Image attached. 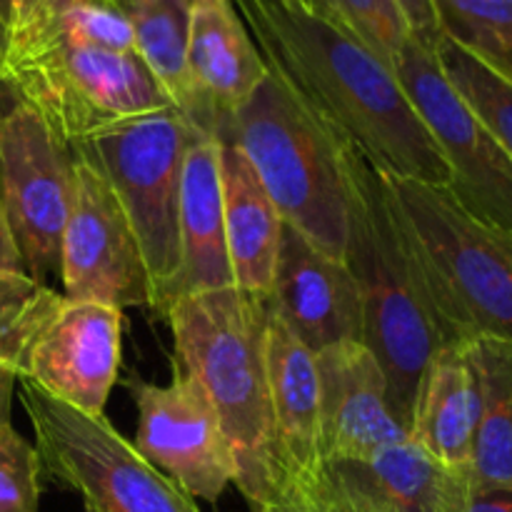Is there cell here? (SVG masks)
<instances>
[{"label": "cell", "mask_w": 512, "mask_h": 512, "mask_svg": "<svg viewBox=\"0 0 512 512\" xmlns=\"http://www.w3.org/2000/svg\"><path fill=\"white\" fill-rule=\"evenodd\" d=\"M178 108L128 118L73 143L75 158L98 170L123 205L155 288L180 260V180L185 153L200 138Z\"/></svg>", "instance_id": "52a82bcc"}, {"label": "cell", "mask_w": 512, "mask_h": 512, "mask_svg": "<svg viewBox=\"0 0 512 512\" xmlns=\"http://www.w3.org/2000/svg\"><path fill=\"white\" fill-rule=\"evenodd\" d=\"M480 388L470 480L483 488L512 490V343L480 338L470 343Z\"/></svg>", "instance_id": "7402d4cb"}, {"label": "cell", "mask_w": 512, "mask_h": 512, "mask_svg": "<svg viewBox=\"0 0 512 512\" xmlns=\"http://www.w3.org/2000/svg\"><path fill=\"white\" fill-rule=\"evenodd\" d=\"M273 73L325 128L395 180L450 185L440 145L393 68L295 0H230Z\"/></svg>", "instance_id": "6da1fadb"}, {"label": "cell", "mask_w": 512, "mask_h": 512, "mask_svg": "<svg viewBox=\"0 0 512 512\" xmlns=\"http://www.w3.org/2000/svg\"><path fill=\"white\" fill-rule=\"evenodd\" d=\"M135 450L190 498L215 503L235 480V460L208 393L178 368L170 385L138 383Z\"/></svg>", "instance_id": "7c38bea8"}, {"label": "cell", "mask_w": 512, "mask_h": 512, "mask_svg": "<svg viewBox=\"0 0 512 512\" xmlns=\"http://www.w3.org/2000/svg\"><path fill=\"white\" fill-rule=\"evenodd\" d=\"M110 3H118V0H110Z\"/></svg>", "instance_id": "ab89813d"}, {"label": "cell", "mask_w": 512, "mask_h": 512, "mask_svg": "<svg viewBox=\"0 0 512 512\" xmlns=\"http://www.w3.org/2000/svg\"><path fill=\"white\" fill-rule=\"evenodd\" d=\"M433 53L470 113L493 133V138L512 158V78L490 68L445 35L438 40Z\"/></svg>", "instance_id": "cb8c5ba5"}, {"label": "cell", "mask_w": 512, "mask_h": 512, "mask_svg": "<svg viewBox=\"0 0 512 512\" xmlns=\"http://www.w3.org/2000/svg\"><path fill=\"white\" fill-rule=\"evenodd\" d=\"M180 3H183L188 10H193V8H198V5L208 3V0H180Z\"/></svg>", "instance_id": "74e56055"}, {"label": "cell", "mask_w": 512, "mask_h": 512, "mask_svg": "<svg viewBox=\"0 0 512 512\" xmlns=\"http://www.w3.org/2000/svg\"><path fill=\"white\" fill-rule=\"evenodd\" d=\"M463 512H512V490L483 488L470 480Z\"/></svg>", "instance_id": "d6a6232c"}, {"label": "cell", "mask_w": 512, "mask_h": 512, "mask_svg": "<svg viewBox=\"0 0 512 512\" xmlns=\"http://www.w3.org/2000/svg\"><path fill=\"white\" fill-rule=\"evenodd\" d=\"M225 243L235 288L258 298L273 290L283 218L243 150L218 140Z\"/></svg>", "instance_id": "ffe728a7"}, {"label": "cell", "mask_w": 512, "mask_h": 512, "mask_svg": "<svg viewBox=\"0 0 512 512\" xmlns=\"http://www.w3.org/2000/svg\"><path fill=\"white\" fill-rule=\"evenodd\" d=\"M390 180L448 345L512 343V238L470 215L445 185Z\"/></svg>", "instance_id": "5b68a950"}, {"label": "cell", "mask_w": 512, "mask_h": 512, "mask_svg": "<svg viewBox=\"0 0 512 512\" xmlns=\"http://www.w3.org/2000/svg\"><path fill=\"white\" fill-rule=\"evenodd\" d=\"M185 65L190 100L183 115L213 140L220 123L233 115L268 75L230 0H208L190 10Z\"/></svg>", "instance_id": "2e32d148"}, {"label": "cell", "mask_w": 512, "mask_h": 512, "mask_svg": "<svg viewBox=\"0 0 512 512\" xmlns=\"http://www.w3.org/2000/svg\"><path fill=\"white\" fill-rule=\"evenodd\" d=\"M295 3L348 30L390 68L403 43L410 38L408 23L395 0H295Z\"/></svg>", "instance_id": "4316f807"}, {"label": "cell", "mask_w": 512, "mask_h": 512, "mask_svg": "<svg viewBox=\"0 0 512 512\" xmlns=\"http://www.w3.org/2000/svg\"><path fill=\"white\" fill-rule=\"evenodd\" d=\"M73 3H78V0H18V10H15V18L8 35H5V43L38 33V30L53 23Z\"/></svg>", "instance_id": "4dcf8cb0"}, {"label": "cell", "mask_w": 512, "mask_h": 512, "mask_svg": "<svg viewBox=\"0 0 512 512\" xmlns=\"http://www.w3.org/2000/svg\"><path fill=\"white\" fill-rule=\"evenodd\" d=\"M15 10H18V0H0V38H3V45L5 35H8L10 25H13Z\"/></svg>", "instance_id": "d590c367"}, {"label": "cell", "mask_w": 512, "mask_h": 512, "mask_svg": "<svg viewBox=\"0 0 512 512\" xmlns=\"http://www.w3.org/2000/svg\"><path fill=\"white\" fill-rule=\"evenodd\" d=\"M0 60H3V38H0Z\"/></svg>", "instance_id": "f35d334b"}, {"label": "cell", "mask_w": 512, "mask_h": 512, "mask_svg": "<svg viewBox=\"0 0 512 512\" xmlns=\"http://www.w3.org/2000/svg\"><path fill=\"white\" fill-rule=\"evenodd\" d=\"M268 303L313 353L363 338V305L348 263L330 258L288 223H283Z\"/></svg>", "instance_id": "9a60e30c"}, {"label": "cell", "mask_w": 512, "mask_h": 512, "mask_svg": "<svg viewBox=\"0 0 512 512\" xmlns=\"http://www.w3.org/2000/svg\"><path fill=\"white\" fill-rule=\"evenodd\" d=\"M343 158L348 178L345 263L363 305L360 343L378 358L388 380L390 408L410 430L425 368L448 340L388 175L350 143L343 145Z\"/></svg>", "instance_id": "7a4b0ae2"}, {"label": "cell", "mask_w": 512, "mask_h": 512, "mask_svg": "<svg viewBox=\"0 0 512 512\" xmlns=\"http://www.w3.org/2000/svg\"><path fill=\"white\" fill-rule=\"evenodd\" d=\"M123 310L63 298L25 355L23 375L43 393L88 415H103L120 370Z\"/></svg>", "instance_id": "4fadbf2b"}, {"label": "cell", "mask_w": 512, "mask_h": 512, "mask_svg": "<svg viewBox=\"0 0 512 512\" xmlns=\"http://www.w3.org/2000/svg\"><path fill=\"white\" fill-rule=\"evenodd\" d=\"M178 368L208 393L235 460V488L250 512H268L280 490V455L270 413L265 325L268 298L223 288L185 295L163 310Z\"/></svg>", "instance_id": "3957f363"}, {"label": "cell", "mask_w": 512, "mask_h": 512, "mask_svg": "<svg viewBox=\"0 0 512 512\" xmlns=\"http://www.w3.org/2000/svg\"><path fill=\"white\" fill-rule=\"evenodd\" d=\"M180 260L173 278L155 288L150 308L163 310L185 295L233 288V268L225 243L223 190L218 140L200 135L185 153L180 180Z\"/></svg>", "instance_id": "e0dca14e"}, {"label": "cell", "mask_w": 512, "mask_h": 512, "mask_svg": "<svg viewBox=\"0 0 512 512\" xmlns=\"http://www.w3.org/2000/svg\"><path fill=\"white\" fill-rule=\"evenodd\" d=\"M395 5H398L405 23H408L410 35H413L420 45L435 50V45L443 38V33H440L438 18H435L433 0H395Z\"/></svg>", "instance_id": "1f68e13d"}, {"label": "cell", "mask_w": 512, "mask_h": 512, "mask_svg": "<svg viewBox=\"0 0 512 512\" xmlns=\"http://www.w3.org/2000/svg\"><path fill=\"white\" fill-rule=\"evenodd\" d=\"M0 270H13V273H25L23 258L15 245L13 230H10L8 215H5L3 200H0Z\"/></svg>", "instance_id": "836d02e7"}, {"label": "cell", "mask_w": 512, "mask_h": 512, "mask_svg": "<svg viewBox=\"0 0 512 512\" xmlns=\"http://www.w3.org/2000/svg\"><path fill=\"white\" fill-rule=\"evenodd\" d=\"M265 365L283 485L295 475H310L323 468L320 383L315 353L295 338L293 330L273 313L270 303L265 325Z\"/></svg>", "instance_id": "ac0fdd59"}, {"label": "cell", "mask_w": 512, "mask_h": 512, "mask_svg": "<svg viewBox=\"0 0 512 512\" xmlns=\"http://www.w3.org/2000/svg\"><path fill=\"white\" fill-rule=\"evenodd\" d=\"M440 33L512 78V0H433Z\"/></svg>", "instance_id": "d4e9b609"}, {"label": "cell", "mask_w": 512, "mask_h": 512, "mask_svg": "<svg viewBox=\"0 0 512 512\" xmlns=\"http://www.w3.org/2000/svg\"><path fill=\"white\" fill-rule=\"evenodd\" d=\"M40 455L13 425H0V512H38Z\"/></svg>", "instance_id": "f1b7e54d"}, {"label": "cell", "mask_w": 512, "mask_h": 512, "mask_svg": "<svg viewBox=\"0 0 512 512\" xmlns=\"http://www.w3.org/2000/svg\"><path fill=\"white\" fill-rule=\"evenodd\" d=\"M65 295L28 273L0 270V365L23 375L25 355Z\"/></svg>", "instance_id": "484cf974"}, {"label": "cell", "mask_w": 512, "mask_h": 512, "mask_svg": "<svg viewBox=\"0 0 512 512\" xmlns=\"http://www.w3.org/2000/svg\"><path fill=\"white\" fill-rule=\"evenodd\" d=\"M135 35V50L158 78L175 108L185 113L188 88L190 10L180 0H118Z\"/></svg>", "instance_id": "603a6c76"}, {"label": "cell", "mask_w": 512, "mask_h": 512, "mask_svg": "<svg viewBox=\"0 0 512 512\" xmlns=\"http://www.w3.org/2000/svg\"><path fill=\"white\" fill-rule=\"evenodd\" d=\"M73 193V148L35 110L15 103L0 115V200L25 273L38 283L60 275Z\"/></svg>", "instance_id": "30bf717a"}, {"label": "cell", "mask_w": 512, "mask_h": 512, "mask_svg": "<svg viewBox=\"0 0 512 512\" xmlns=\"http://www.w3.org/2000/svg\"><path fill=\"white\" fill-rule=\"evenodd\" d=\"M65 298L123 310L153 305L143 250L103 175L75 158V193L60 248Z\"/></svg>", "instance_id": "8fae6325"}, {"label": "cell", "mask_w": 512, "mask_h": 512, "mask_svg": "<svg viewBox=\"0 0 512 512\" xmlns=\"http://www.w3.org/2000/svg\"><path fill=\"white\" fill-rule=\"evenodd\" d=\"M48 30L68 40H75V43L90 45V48L115 50V53H138L128 18L120 10V5L110 3V0H78L38 33H48ZM33 35H28V38H33ZM10 43H15V40H10Z\"/></svg>", "instance_id": "83f0119b"}, {"label": "cell", "mask_w": 512, "mask_h": 512, "mask_svg": "<svg viewBox=\"0 0 512 512\" xmlns=\"http://www.w3.org/2000/svg\"><path fill=\"white\" fill-rule=\"evenodd\" d=\"M0 78L68 145L128 118L175 108L138 53L38 33L3 48Z\"/></svg>", "instance_id": "8992f818"}, {"label": "cell", "mask_w": 512, "mask_h": 512, "mask_svg": "<svg viewBox=\"0 0 512 512\" xmlns=\"http://www.w3.org/2000/svg\"><path fill=\"white\" fill-rule=\"evenodd\" d=\"M370 512H463L468 470L438 463L410 438L358 463L325 465Z\"/></svg>", "instance_id": "d6986e66"}, {"label": "cell", "mask_w": 512, "mask_h": 512, "mask_svg": "<svg viewBox=\"0 0 512 512\" xmlns=\"http://www.w3.org/2000/svg\"><path fill=\"white\" fill-rule=\"evenodd\" d=\"M15 103H18V100H15L13 90H10L8 85L3 83V78H0V115H5V113H8V110L13 108Z\"/></svg>", "instance_id": "8d00e7d4"}, {"label": "cell", "mask_w": 512, "mask_h": 512, "mask_svg": "<svg viewBox=\"0 0 512 512\" xmlns=\"http://www.w3.org/2000/svg\"><path fill=\"white\" fill-rule=\"evenodd\" d=\"M480 418V388L470 343L443 345L425 368L408 438L438 463L470 470Z\"/></svg>", "instance_id": "44dd1931"}, {"label": "cell", "mask_w": 512, "mask_h": 512, "mask_svg": "<svg viewBox=\"0 0 512 512\" xmlns=\"http://www.w3.org/2000/svg\"><path fill=\"white\" fill-rule=\"evenodd\" d=\"M400 88L445 155L448 190L490 228L512 238V158L488 128L470 113L438 58L410 35L393 63Z\"/></svg>", "instance_id": "9c48e42d"}, {"label": "cell", "mask_w": 512, "mask_h": 512, "mask_svg": "<svg viewBox=\"0 0 512 512\" xmlns=\"http://www.w3.org/2000/svg\"><path fill=\"white\" fill-rule=\"evenodd\" d=\"M18 385V373L8 365H0V425L10 423V405H13V393Z\"/></svg>", "instance_id": "e575fe53"}, {"label": "cell", "mask_w": 512, "mask_h": 512, "mask_svg": "<svg viewBox=\"0 0 512 512\" xmlns=\"http://www.w3.org/2000/svg\"><path fill=\"white\" fill-rule=\"evenodd\" d=\"M215 140H230L243 150L283 223L330 258L345 260V140L330 133L273 73L220 123Z\"/></svg>", "instance_id": "277c9868"}, {"label": "cell", "mask_w": 512, "mask_h": 512, "mask_svg": "<svg viewBox=\"0 0 512 512\" xmlns=\"http://www.w3.org/2000/svg\"><path fill=\"white\" fill-rule=\"evenodd\" d=\"M268 512H370L360 505L328 468L310 475H295L280 485L273 508Z\"/></svg>", "instance_id": "f546056e"}, {"label": "cell", "mask_w": 512, "mask_h": 512, "mask_svg": "<svg viewBox=\"0 0 512 512\" xmlns=\"http://www.w3.org/2000/svg\"><path fill=\"white\" fill-rule=\"evenodd\" d=\"M45 475L80 495L85 512H200L175 480L160 473L105 415H88L18 378Z\"/></svg>", "instance_id": "ba28073f"}, {"label": "cell", "mask_w": 512, "mask_h": 512, "mask_svg": "<svg viewBox=\"0 0 512 512\" xmlns=\"http://www.w3.org/2000/svg\"><path fill=\"white\" fill-rule=\"evenodd\" d=\"M320 383V458L323 465L358 463L408 438L390 408L388 380L360 340L315 353Z\"/></svg>", "instance_id": "5bb4252c"}]
</instances>
